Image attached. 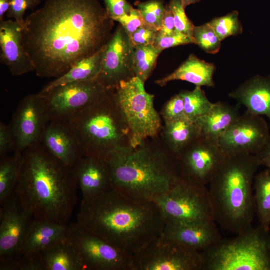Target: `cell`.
Instances as JSON below:
<instances>
[{
	"label": "cell",
	"instance_id": "42",
	"mask_svg": "<svg viewBox=\"0 0 270 270\" xmlns=\"http://www.w3.org/2000/svg\"><path fill=\"white\" fill-rule=\"evenodd\" d=\"M109 17L117 21L122 16L130 13L133 7L126 0H103Z\"/></svg>",
	"mask_w": 270,
	"mask_h": 270
},
{
	"label": "cell",
	"instance_id": "38",
	"mask_svg": "<svg viewBox=\"0 0 270 270\" xmlns=\"http://www.w3.org/2000/svg\"><path fill=\"white\" fill-rule=\"evenodd\" d=\"M190 44H195L194 38L176 32L168 36H160L157 34L153 46L162 52L166 48Z\"/></svg>",
	"mask_w": 270,
	"mask_h": 270
},
{
	"label": "cell",
	"instance_id": "11",
	"mask_svg": "<svg viewBox=\"0 0 270 270\" xmlns=\"http://www.w3.org/2000/svg\"><path fill=\"white\" fill-rule=\"evenodd\" d=\"M108 90L95 80L71 82L39 93L50 121L68 122L100 100Z\"/></svg>",
	"mask_w": 270,
	"mask_h": 270
},
{
	"label": "cell",
	"instance_id": "22",
	"mask_svg": "<svg viewBox=\"0 0 270 270\" xmlns=\"http://www.w3.org/2000/svg\"><path fill=\"white\" fill-rule=\"evenodd\" d=\"M70 226L52 221L33 218L24 240L22 255L40 252L66 240Z\"/></svg>",
	"mask_w": 270,
	"mask_h": 270
},
{
	"label": "cell",
	"instance_id": "21",
	"mask_svg": "<svg viewBox=\"0 0 270 270\" xmlns=\"http://www.w3.org/2000/svg\"><path fill=\"white\" fill-rule=\"evenodd\" d=\"M162 235L199 252L210 248L222 239L214 220L183 224L166 222Z\"/></svg>",
	"mask_w": 270,
	"mask_h": 270
},
{
	"label": "cell",
	"instance_id": "35",
	"mask_svg": "<svg viewBox=\"0 0 270 270\" xmlns=\"http://www.w3.org/2000/svg\"><path fill=\"white\" fill-rule=\"evenodd\" d=\"M193 37L195 44L206 52L216 54L219 52L222 41L208 23L200 26H195Z\"/></svg>",
	"mask_w": 270,
	"mask_h": 270
},
{
	"label": "cell",
	"instance_id": "44",
	"mask_svg": "<svg viewBox=\"0 0 270 270\" xmlns=\"http://www.w3.org/2000/svg\"><path fill=\"white\" fill-rule=\"evenodd\" d=\"M176 32L174 14L168 5L166 6L161 28L158 32V34L160 36H168Z\"/></svg>",
	"mask_w": 270,
	"mask_h": 270
},
{
	"label": "cell",
	"instance_id": "18",
	"mask_svg": "<svg viewBox=\"0 0 270 270\" xmlns=\"http://www.w3.org/2000/svg\"><path fill=\"white\" fill-rule=\"evenodd\" d=\"M0 62L11 74L20 76L34 72L32 62L22 42V28L11 20L0 22Z\"/></svg>",
	"mask_w": 270,
	"mask_h": 270
},
{
	"label": "cell",
	"instance_id": "26",
	"mask_svg": "<svg viewBox=\"0 0 270 270\" xmlns=\"http://www.w3.org/2000/svg\"><path fill=\"white\" fill-rule=\"evenodd\" d=\"M216 66L192 54L178 68L168 76L158 80L155 83L160 86H166L173 80H184L196 86L214 87L213 76Z\"/></svg>",
	"mask_w": 270,
	"mask_h": 270
},
{
	"label": "cell",
	"instance_id": "10",
	"mask_svg": "<svg viewBox=\"0 0 270 270\" xmlns=\"http://www.w3.org/2000/svg\"><path fill=\"white\" fill-rule=\"evenodd\" d=\"M132 258L133 270H204L201 252L162 234Z\"/></svg>",
	"mask_w": 270,
	"mask_h": 270
},
{
	"label": "cell",
	"instance_id": "36",
	"mask_svg": "<svg viewBox=\"0 0 270 270\" xmlns=\"http://www.w3.org/2000/svg\"><path fill=\"white\" fill-rule=\"evenodd\" d=\"M168 6L174 14L176 32L194 38L193 32L195 26L186 16V8L182 1L170 0Z\"/></svg>",
	"mask_w": 270,
	"mask_h": 270
},
{
	"label": "cell",
	"instance_id": "28",
	"mask_svg": "<svg viewBox=\"0 0 270 270\" xmlns=\"http://www.w3.org/2000/svg\"><path fill=\"white\" fill-rule=\"evenodd\" d=\"M106 45L94 55L78 62L65 74L46 84L40 92L44 94L71 82L96 80L102 68Z\"/></svg>",
	"mask_w": 270,
	"mask_h": 270
},
{
	"label": "cell",
	"instance_id": "31",
	"mask_svg": "<svg viewBox=\"0 0 270 270\" xmlns=\"http://www.w3.org/2000/svg\"><path fill=\"white\" fill-rule=\"evenodd\" d=\"M179 94L183 98L186 117L193 121L208 114L214 104L208 100L200 86Z\"/></svg>",
	"mask_w": 270,
	"mask_h": 270
},
{
	"label": "cell",
	"instance_id": "30",
	"mask_svg": "<svg viewBox=\"0 0 270 270\" xmlns=\"http://www.w3.org/2000/svg\"><path fill=\"white\" fill-rule=\"evenodd\" d=\"M254 188L258 220L262 228L268 232L270 226V168L255 176Z\"/></svg>",
	"mask_w": 270,
	"mask_h": 270
},
{
	"label": "cell",
	"instance_id": "15",
	"mask_svg": "<svg viewBox=\"0 0 270 270\" xmlns=\"http://www.w3.org/2000/svg\"><path fill=\"white\" fill-rule=\"evenodd\" d=\"M134 48L130 37L120 24L106 45L102 66L96 80L107 90L135 76Z\"/></svg>",
	"mask_w": 270,
	"mask_h": 270
},
{
	"label": "cell",
	"instance_id": "27",
	"mask_svg": "<svg viewBox=\"0 0 270 270\" xmlns=\"http://www.w3.org/2000/svg\"><path fill=\"white\" fill-rule=\"evenodd\" d=\"M201 136L195 122L185 117L164 123L162 140L170 151L178 157L194 140Z\"/></svg>",
	"mask_w": 270,
	"mask_h": 270
},
{
	"label": "cell",
	"instance_id": "19",
	"mask_svg": "<svg viewBox=\"0 0 270 270\" xmlns=\"http://www.w3.org/2000/svg\"><path fill=\"white\" fill-rule=\"evenodd\" d=\"M40 144L53 156L72 168L82 157L78 141L68 122L50 121Z\"/></svg>",
	"mask_w": 270,
	"mask_h": 270
},
{
	"label": "cell",
	"instance_id": "43",
	"mask_svg": "<svg viewBox=\"0 0 270 270\" xmlns=\"http://www.w3.org/2000/svg\"><path fill=\"white\" fill-rule=\"evenodd\" d=\"M158 32L150 27L145 25L134 32L130 38L134 47L153 45Z\"/></svg>",
	"mask_w": 270,
	"mask_h": 270
},
{
	"label": "cell",
	"instance_id": "47",
	"mask_svg": "<svg viewBox=\"0 0 270 270\" xmlns=\"http://www.w3.org/2000/svg\"><path fill=\"white\" fill-rule=\"evenodd\" d=\"M184 7L186 8L191 4H194L200 2L201 0H181Z\"/></svg>",
	"mask_w": 270,
	"mask_h": 270
},
{
	"label": "cell",
	"instance_id": "4",
	"mask_svg": "<svg viewBox=\"0 0 270 270\" xmlns=\"http://www.w3.org/2000/svg\"><path fill=\"white\" fill-rule=\"evenodd\" d=\"M158 139L148 138L107 160L114 188L134 198L152 200L184 178L178 157Z\"/></svg>",
	"mask_w": 270,
	"mask_h": 270
},
{
	"label": "cell",
	"instance_id": "24",
	"mask_svg": "<svg viewBox=\"0 0 270 270\" xmlns=\"http://www.w3.org/2000/svg\"><path fill=\"white\" fill-rule=\"evenodd\" d=\"M30 255L36 270H85L68 238Z\"/></svg>",
	"mask_w": 270,
	"mask_h": 270
},
{
	"label": "cell",
	"instance_id": "33",
	"mask_svg": "<svg viewBox=\"0 0 270 270\" xmlns=\"http://www.w3.org/2000/svg\"><path fill=\"white\" fill-rule=\"evenodd\" d=\"M208 24L221 41L230 36H236L242 32V27L238 19V12L236 11L216 18Z\"/></svg>",
	"mask_w": 270,
	"mask_h": 270
},
{
	"label": "cell",
	"instance_id": "46",
	"mask_svg": "<svg viewBox=\"0 0 270 270\" xmlns=\"http://www.w3.org/2000/svg\"><path fill=\"white\" fill-rule=\"evenodd\" d=\"M10 5V0H0V20H4L6 12H8Z\"/></svg>",
	"mask_w": 270,
	"mask_h": 270
},
{
	"label": "cell",
	"instance_id": "45",
	"mask_svg": "<svg viewBox=\"0 0 270 270\" xmlns=\"http://www.w3.org/2000/svg\"><path fill=\"white\" fill-rule=\"evenodd\" d=\"M256 155L260 166L270 168V136L262 149Z\"/></svg>",
	"mask_w": 270,
	"mask_h": 270
},
{
	"label": "cell",
	"instance_id": "40",
	"mask_svg": "<svg viewBox=\"0 0 270 270\" xmlns=\"http://www.w3.org/2000/svg\"><path fill=\"white\" fill-rule=\"evenodd\" d=\"M16 152V142L10 124L0 123V158Z\"/></svg>",
	"mask_w": 270,
	"mask_h": 270
},
{
	"label": "cell",
	"instance_id": "9",
	"mask_svg": "<svg viewBox=\"0 0 270 270\" xmlns=\"http://www.w3.org/2000/svg\"><path fill=\"white\" fill-rule=\"evenodd\" d=\"M166 222L183 224L214 220L206 186L180 179L170 190L155 197Z\"/></svg>",
	"mask_w": 270,
	"mask_h": 270
},
{
	"label": "cell",
	"instance_id": "7",
	"mask_svg": "<svg viewBox=\"0 0 270 270\" xmlns=\"http://www.w3.org/2000/svg\"><path fill=\"white\" fill-rule=\"evenodd\" d=\"M252 228L201 252L204 270H270V240Z\"/></svg>",
	"mask_w": 270,
	"mask_h": 270
},
{
	"label": "cell",
	"instance_id": "37",
	"mask_svg": "<svg viewBox=\"0 0 270 270\" xmlns=\"http://www.w3.org/2000/svg\"><path fill=\"white\" fill-rule=\"evenodd\" d=\"M160 115L164 123L186 117L183 98L180 94L173 96L165 104L160 112Z\"/></svg>",
	"mask_w": 270,
	"mask_h": 270
},
{
	"label": "cell",
	"instance_id": "14",
	"mask_svg": "<svg viewBox=\"0 0 270 270\" xmlns=\"http://www.w3.org/2000/svg\"><path fill=\"white\" fill-rule=\"evenodd\" d=\"M226 156L218 143L200 136L178 158L184 178L206 186Z\"/></svg>",
	"mask_w": 270,
	"mask_h": 270
},
{
	"label": "cell",
	"instance_id": "25",
	"mask_svg": "<svg viewBox=\"0 0 270 270\" xmlns=\"http://www.w3.org/2000/svg\"><path fill=\"white\" fill-rule=\"evenodd\" d=\"M239 107L214 103L208 114L195 120L201 136L218 144L221 136L240 116Z\"/></svg>",
	"mask_w": 270,
	"mask_h": 270
},
{
	"label": "cell",
	"instance_id": "23",
	"mask_svg": "<svg viewBox=\"0 0 270 270\" xmlns=\"http://www.w3.org/2000/svg\"><path fill=\"white\" fill-rule=\"evenodd\" d=\"M228 96L244 106L250 112L266 116L270 121V76H255Z\"/></svg>",
	"mask_w": 270,
	"mask_h": 270
},
{
	"label": "cell",
	"instance_id": "8",
	"mask_svg": "<svg viewBox=\"0 0 270 270\" xmlns=\"http://www.w3.org/2000/svg\"><path fill=\"white\" fill-rule=\"evenodd\" d=\"M113 91L130 132L132 147L158 136L160 116L154 108V96L146 91L144 83L134 76L121 82Z\"/></svg>",
	"mask_w": 270,
	"mask_h": 270
},
{
	"label": "cell",
	"instance_id": "16",
	"mask_svg": "<svg viewBox=\"0 0 270 270\" xmlns=\"http://www.w3.org/2000/svg\"><path fill=\"white\" fill-rule=\"evenodd\" d=\"M50 122L42 95L30 94L20 102L10 124L16 142V152L40 144Z\"/></svg>",
	"mask_w": 270,
	"mask_h": 270
},
{
	"label": "cell",
	"instance_id": "39",
	"mask_svg": "<svg viewBox=\"0 0 270 270\" xmlns=\"http://www.w3.org/2000/svg\"><path fill=\"white\" fill-rule=\"evenodd\" d=\"M38 2V0H10L8 16L14 18L23 28L26 22L24 18L25 12L27 10L34 6Z\"/></svg>",
	"mask_w": 270,
	"mask_h": 270
},
{
	"label": "cell",
	"instance_id": "20",
	"mask_svg": "<svg viewBox=\"0 0 270 270\" xmlns=\"http://www.w3.org/2000/svg\"><path fill=\"white\" fill-rule=\"evenodd\" d=\"M82 200L94 199L114 188L107 160L82 156L73 168Z\"/></svg>",
	"mask_w": 270,
	"mask_h": 270
},
{
	"label": "cell",
	"instance_id": "29",
	"mask_svg": "<svg viewBox=\"0 0 270 270\" xmlns=\"http://www.w3.org/2000/svg\"><path fill=\"white\" fill-rule=\"evenodd\" d=\"M24 162V154L20 152H14L0 158V205L15 193Z\"/></svg>",
	"mask_w": 270,
	"mask_h": 270
},
{
	"label": "cell",
	"instance_id": "5",
	"mask_svg": "<svg viewBox=\"0 0 270 270\" xmlns=\"http://www.w3.org/2000/svg\"><path fill=\"white\" fill-rule=\"evenodd\" d=\"M260 166L256 154L226 156L208 184L214 221L224 230L237 235L252 228L253 184Z\"/></svg>",
	"mask_w": 270,
	"mask_h": 270
},
{
	"label": "cell",
	"instance_id": "2",
	"mask_svg": "<svg viewBox=\"0 0 270 270\" xmlns=\"http://www.w3.org/2000/svg\"><path fill=\"white\" fill-rule=\"evenodd\" d=\"M76 223L133 256L162 234L166 222L154 201L134 198L113 188L82 200Z\"/></svg>",
	"mask_w": 270,
	"mask_h": 270
},
{
	"label": "cell",
	"instance_id": "1",
	"mask_svg": "<svg viewBox=\"0 0 270 270\" xmlns=\"http://www.w3.org/2000/svg\"><path fill=\"white\" fill-rule=\"evenodd\" d=\"M114 21L98 0H48L29 15L22 42L38 76L58 78L101 50Z\"/></svg>",
	"mask_w": 270,
	"mask_h": 270
},
{
	"label": "cell",
	"instance_id": "41",
	"mask_svg": "<svg viewBox=\"0 0 270 270\" xmlns=\"http://www.w3.org/2000/svg\"><path fill=\"white\" fill-rule=\"evenodd\" d=\"M128 36H130L140 28L146 25L138 9L132 8L130 13L117 20Z\"/></svg>",
	"mask_w": 270,
	"mask_h": 270
},
{
	"label": "cell",
	"instance_id": "17",
	"mask_svg": "<svg viewBox=\"0 0 270 270\" xmlns=\"http://www.w3.org/2000/svg\"><path fill=\"white\" fill-rule=\"evenodd\" d=\"M33 218L16 193L0 208V262L22 256L24 240Z\"/></svg>",
	"mask_w": 270,
	"mask_h": 270
},
{
	"label": "cell",
	"instance_id": "12",
	"mask_svg": "<svg viewBox=\"0 0 270 270\" xmlns=\"http://www.w3.org/2000/svg\"><path fill=\"white\" fill-rule=\"evenodd\" d=\"M68 240L85 270H133L132 256L86 230L70 226Z\"/></svg>",
	"mask_w": 270,
	"mask_h": 270
},
{
	"label": "cell",
	"instance_id": "34",
	"mask_svg": "<svg viewBox=\"0 0 270 270\" xmlns=\"http://www.w3.org/2000/svg\"><path fill=\"white\" fill-rule=\"evenodd\" d=\"M138 10L146 24L158 32L162 26L166 6L160 0H150L137 3Z\"/></svg>",
	"mask_w": 270,
	"mask_h": 270
},
{
	"label": "cell",
	"instance_id": "48",
	"mask_svg": "<svg viewBox=\"0 0 270 270\" xmlns=\"http://www.w3.org/2000/svg\"><path fill=\"white\" fill-rule=\"evenodd\" d=\"M269 250H270V244H269Z\"/></svg>",
	"mask_w": 270,
	"mask_h": 270
},
{
	"label": "cell",
	"instance_id": "3",
	"mask_svg": "<svg viewBox=\"0 0 270 270\" xmlns=\"http://www.w3.org/2000/svg\"><path fill=\"white\" fill-rule=\"evenodd\" d=\"M22 174L15 193L33 218L66 224L77 202L78 184L72 168L40 144L24 152Z\"/></svg>",
	"mask_w": 270,
	"mask_h": 270
},
{
	"label": "cell",
	"instance_id": "13",
	"mask_svg": "<svg viewBox=\"0 0 270 270\" xmlns=\"http://www.w3.org/2000/svg\"><path fill=\"white\" fill-rule=\"evenodd\" d=\"M270 136V129L266 120L246 110L221 136L218 144L226 156L256 154Z\"/></svg>",
	"mask_w": 270,
	"mask_h": 270
},
{
	"label": "cell",
	"instance_id": "6",
	"mask_svg": "<svg viewBox=\"0 0 270 270\" xmlns=\"http://www.w3.org/2000/svg\"><path fill=\"white\" fill-rule=\"evenodd\" d=\"M82 156L108 160L132 148L131 134L113 90L68 122Z\"/></svg>",
	"mask_w": 270,
	"mask_h": 270
},
{
	"label": "cell",
	"instance_id": "32",
	"mask_svg": "<svg viewBox=\"0 0 270 270\" xmlns=\"http://www.w3.org/2000/svg\"><path fill=\"white\" fill-rule=\"evenodd\" d=\"M134 72L135 76L144 83L156 67L161 52L153 45L134 47Z\"/></svg>",
	"mask_w": 270,
	"mask_h": 270
}]
</instances>
